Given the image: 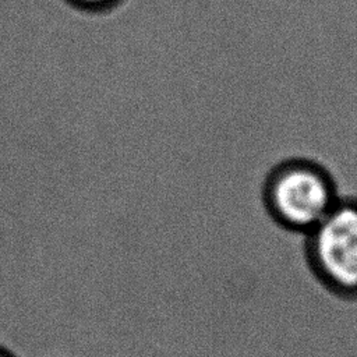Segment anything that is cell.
<instances>
[{"instance_id":"2","label":"cell","mask_w":357,"mask_h":357,"mask_svg":"<svg viewBox=\"0 0 357 357\" xmlns=\"http://www.w3.org/2000/svg\"><path fill=\"white\" fill-rule=\"evenodd\" d=\"M304 258L326 291L337 298H357V197H340L304 234Z\"/></svg>"},{"instance_id":"4","label":"cell","mask_w":357,"mask_h":357,"mask_svg":"<svg viewBox=\"0 0 357 357\" xmlns=\"http://www.w3.org/2000/svg\"><path fill=\"white\" fill-rule=\"evenodd\" d=\"M0 357H15V356L8 349L0 346Z\"/></svg>"},{"instance_id":"1","label":"cell","mask_w":357,"mask_h":357,"mask_svg":"<svg viewBox=\"0 0 357 357\" xmlns=\"http://www.w3.org/2000/svg\"><path fill=\"white\" fill-rule=\"evenodd\" d=\"M340 197L332 172L308 156L279 160L268 170L261 185V201L269 219L280 229L303 236Z\"/></svg>"},{"instance_id":"3","label":"cell","mask_w":357,"mask_h":357,"mask_svg":"<svg viewBox=\"0 0 357 357\" xmlns=\"http://www.w3.org/2000/svg\"><path fill=\"white\" fill-rule=\"evenodd\" d=\"M71 6L85 11H106L116 7L121 0H66Z\"/></svg>"}]
</instances>
